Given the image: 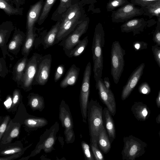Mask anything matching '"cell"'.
Instances as JSON below:
<instances>
[{
	"mask_svg": "<svg viewBox=\"0 0 160 160\" xmlns=\"http://www.w3.org/2000/svg\"><path fill=\"white\" fill-rule=\"evenodd\" d=\"M40 98L39 96H33L31 100V104L32 107L33 108H38L40 104Z\"/></svg>",
	"mask_w": 160,
	"mask_h": 160,
	"instance_id": "39",
	"label": "cell"
},
{
	"mask_svg": "<svg viewBox=\"0 0 160 160\" xmlns=\"http://www.w3.org/2000/svg\"><path fill=\"white\" fill-rule=\"evenodd\" d=\"M103 124L100 127L98 141L99 147L105 154L107 153L111 148L110 139Z\"/></svg>",
	"mask_w": 160,
	"mask_h": 160,
	"instance_id": "18",
	"label": "cell"
},
{
	"mask_svg": "<svg viewBox=\"0 0 160 160\" xmlns=\"http://www.w3.org/2000/svg\"><path fill=\"white\" fill-rule=\"evenodd\" d=\"M88 42V36H86L82 40H80L73 48L66 53V55L69 58L79 57L84 51Z\"/></svg>",
	"mask_w": 160,
	"mask_h": 160,
	"instance_id": "22",
	"label": "cell"
},
{
	"mask_svg": "<svg viewBox=\"0 0 160 160\" xmlns=\"http://www.w3.org/2000/svg\"><path fill=\"white\" fill-rule=\"evenodd\" d=\"M89 22V18L87 16L72 32L65 38L63 45L66 53L73 48L80 41L81 37L87 32Z\"/></svg>",
	"mask_w": 160,
	"mask_h": 160,
	"instance_id": "7",
	"label": "cell"
},
{
	"mask_svg": "<svg viewBox=\"0 0 160 160\" xmlns=\"http://www.w3.org/2000/svg\"><path fill=\"white\" fill-rule=\"evenodd\" d=\"M103 114L105 119L106 131L112 143L116 137L114 122L112 115L107 107L104 108L103 110Z\"/></svg>",
	"mask_w": 160,
	"mask_h": 160,
	"instance_id": "17",
	"label": "cell"
},
{
	"mask_svg": "<svg viewBox=\"0 0 160 160\" xmlns=\"http://www.w3.org/2000/svg\"><path fill=\"white\" fill-rule=\"evenodd\" d=\"M65 68L64 65H60L57 68L55 73L54 80L57 82L61 78L64 72Z\"/></svg>",
	"mask_w": 160,
	"mask_h": 160,
	"instance_id": "36",
	"label": "cell"
},
{
	"mask_svg": "<svg viewBox=\"0 0 160 160\" xmlns=\"http://www.w3.org/2000/svg\"><path fill=\"white\" fill-rule=\"evenodd\" d=\"M141 20L138 19H134L126 22L120 26L121 32H128L133 31L140 26Z\"/></svg>",
	"mask_w": 160,
	"mask_h": 160,
	"instance_id": "25",
	"label": "cell"
},
{
	"mask_svg": "<svg viewBox=\"0 0 160 160\" xmlns=\"http://www.w3.org/2000/svg\"><path fill=\"white\" fill-rule=\"evenodd\" d=\"M0 8L9 16L22 14V8L15 9L5 0H0Z\"/></svg>",
	"mask_w": 160,
	"mask_h": 160,
	"instance_id": "24",
	"label": "cell"
},
{
	"mask_svg": "<svg viewBox=\"0 0 160 160\" xmlns=\"http://www.w3.org/2000/svg\"><path fill=\"white\" fill-rule=\"evenodd\" d=\"M134 46L136 49H138L140 48V44L139 43H137L135 44Z\"/></svg>",
	"mask_w": 160,
	"mask_h": 160,
	"instance_id": "51",
	"label": "cell"
},
{
	"mask_svg": "<svg viewBox=\"0 0 160 160\" xmlns=\"http://www.w3.org/2000/svg\"><path fill=\"white\" fill-rule=\"evenodd\" d=\"M61 23V20L57 22L45 36L44 42L46 48L51 46L54 43L60 28Z\"/></svg>",
	"mask_w": 160,
	"mask_h": 160,
	"instance_id": "23",
	"label": "cell"
},
{
	"mask_svg": "<svg viewBox=\"0 0 160 160\" xmlns=\"http://www.w3.org/2000/svg\"><path fill=\"white\" fill-rule=\"evenodd\" d=\"M83 2L85 5V4H90V5L89 6V9L88 10H92L93 12H94V10L95 11L96 10L94 8V4L97 2V0H82Z\"/></svg>",
	"mask_w": 160,
	"mask_h": 160,
	"instance_id": "40",
	"label": "cell"
},
{
	"mask_svg": "<svg viewBox=\"0 0 160 160\" xmlns=\"http://www.w3.org/2000/svg\"><path fill=\"white\" fill-rule=\"evenodd\" d=\"M21 149L19 148H11L6 149L1 152L3 155H9L14 154L21 151Z\"/></svg>",
	"mask_w": 160,
	"mask_h": 160,
	"instance_id": "38",
	"label": "cell"
},
{
	"mask_svg": "<svg viewBox=\"0 0 160 160\" xmlns=\"http://www.w3.org/2000/svg\"><path fill=\"white\" fill-rule=\"evenodd\" d=\"M155 41L159 44H160V32H157L155 37Z\"/></svg>",
	"mask_w": 160,
	"mask_h": 160,
	"instance_id": "47",
	"label": "cell"
},
{
	"mask_svg": "<svg viewBox=\"0 0 160 160\" xmlns=\"http://www.w3.org/2000/svg\"><path fill=\"white\" fill-rule=\"evenodd\" d=\"M103 81L106 87L108 89H110V83L109 78L108 77H105L104 78Z\"/></svg>",
	"mask_w": 160,
	"mask_h": 160,
	"instance_id": "46",
	"label": "cell"
},
{
	"mask_svg": "<svg viewBox=\"0 0 160 160\" xmlns=\"http://www.w3.org/2000/svg\"><path fill=\"white\" fill-rule=\"evenodd\" d=\"M12 104V100L10 97L9 98L4 102V104L6 107H8L10 106Z\"/></svg>",
	"mask_w": 160,
	"mask_h": 160,
	"instance_id": "48",
	"label": "cell"
},
{
	"mask_svg": "<svg viewBox=\"0 0 160 160\" xmlns=\"http://www.w3.org/2000/svg\"><path fill=\"white\" fill-rule=\"evenodd\" d=\"M154 52L155 58L158 65L160 67V49L156 48L155 49Z\"/></svg>",
	"mask_w": 160,
	"mask_h": 160,
	"instance_id": "45",
	"label": "cell"
},
{
	"mask_svg": "<svg viewBox=\"0 0 160 160\" xmlns=\"http://www.w3.org/2000/svg\"><path fill=\"white\" fill-rule=\"evenodd\" d=\"M102 107L97 100L92 99L89 102L87 119L90 144L98 146V141L100 126L103 124Z\"/></svg>",
	"mask_w": 160,
	"mask_h": 160,
	"instance_id": "2",
	"label": "cell"
},
{
	"mask_svg": "<svg viewBox=\"0 0 160 160\" xmlns=\"http://www.w3.org/2000/svg\"><path fill=\"white\" fill-rule=\"evenodd\" d=\"M41 58L37 53H34L28 60L22 80L20 82L22 88L26 89L31 88L37 74L38 65Z\"/></svg>",
	"mask_w": 160,
	"mask_h": 160,
	"instance_id": "6",
	"label": "cell"
},
{
	"mask_svg": "<svg viewBox=\"0 0 160 160\" xmlns=\"http://www.w3.org/2000/svg\"><path fill=\"white\" fill-rule=\"evenodd\" d=\"M28 56L24 57L18 61L13 71V79L15 82H20L28 61Z\"/></svg>",
	"mask_w": 160,
	"mask_h": 160,
	"instance_id": "21",
	"label": "cell"
},
{
	"mask_svg": "<svg viewBox=\"0 0 160 160\" xmlns=\"http://www.w3.org/2000/svg\"><path fill=\"white\" fill-rule=\"evenodd\" d=\"M87 17V14L83 7L72 18L63 23H61L60 28L56 38V41L58 42L67 36Z\"/></svg>",
	"mask_w": 160,
	"mask_h": 160,
	"instance_id": "9",
	"label": "cell"
},
{
	"mask_svg": "<svg viewBox=\"0 0 160 160\" xmlns=\"http://www.w3.org/2000/svg\"><path fill=\"white\" fill-rule=\"evenodd\" d=\"M92 68H85L80 88L79 95L80 106L82 121L86 123L87 118L88 108L90 90V80Z\"/></svg>",
	"mask_w": 160,
	"mask_h": 160,
	"instance_id": "5",
	"label": "cell"
},
{
	"mask_svg": "<svg viewBox=\"0 0 160 160\" xmlns=\"http://www.w3.org/2000/svg\"><path fill=\"white\" fill-rule=\"evenodd\" d=\"M128 3L127 0H109L106 5L107 10L112 11L116 8L122 7Z\"/></svg>",
	"mask_w": 160,
	"mask_h": 160,
	"instance_id": "28",
	"label": "cell"
},
{
	"mask_svg": "<svg viewBox=\"0 0 160 160\" xmlns=\"http://www.w3.org/2000/svg\"><path fill=\"white\" fill-rule=\"evenodd\" d=\"M60 116L62 125L65 129L73 128V120L69 107L63 101L62 103Z\"/></svg>",
	"mask_w": 160,
	"mask_h": 160,
	"instance_id": "19",
	"label": "cell"
},
{
	"mask_svg": "<svg viewBox=\"0 0 160 160\" xmlns=\"http://www.w3.org/2000/svg\"><path fill=\"white\" fill-rule=\"evenodd\" d=\"M124 146L121 152L123 160H134L145 153L148 145L132 135L123 138Z\"/></svg>",
	"mask_w": 160,
	"mask_h": 160,
	"instance_id": "3",
	"label": "cell"
},
{
	"mask_svg": "<svg viewBox=\"0 0 160 160\" xmlns=\"http://www.w3.org/2000/svg\"><path fill=\"white\" fill-rule=\"evenodd\" d=\"M133 4H137L142 7L147 6L160 2V0H131Z\"/></svg>",
	"mask_w": 160,
	"mask_h": 160,
	"instance_id": "34",
	"label": "cell"
},
{
	"mask_svg": "<svg viewBox=\"0 0 160 160\" xmlns=\"http://www.w3.org/2000/svg\"><path fill=\"white\" fill-rule=\"evenodd\" d=\"M139 91L142 93L146 94L150 92V88L147 84L144 83L141 86Z\"/></svg>",
	"mask_w": 160,
	"mask_h": 160,
	"instance_id": "43",
	"label": "cell"
},
{
	"mask_svg": "<svg viewBox=\"0 0 160 160\" xmlns=\"http://www.w3.org/2000/svg\"><path fill=\"white\" fill-rule=\"evenodd\" d=\"M19 133V130L18 128H15L11 131L10 136L11 138H15L18 136Z\"/></svg>",
	"mask_w": 160,
	"mask_h": 160,
	"instance_id": "44",
	"label": "cell"
},
{
	"mask_svg": "<svg viewBox=\"0 0 160 160\" xmlns=\"http://www.w3.org/2000/svg\"><path fill=\"white\" fill-rule=\"evenodd\" d=\"M25 36L22 32L16 28L12 39L8 44V50L12 53L18 51L24 39Z\"/></svg>",
	"mask_w": 160,
	"mask_h": 160,
	"instance_id": "20",
	"label": "cell"
},
{
	"mask_svg": "<svg viewBox=\"0 0 160 160\" xmlns=\"http://www.w3.org/2000/svg\"><path fill=\"white\" fill-rule=\"evenodd\" d=\"M125 50L119 42H112L111 52V73L114 82L117 84L124 70Z\"/></svg>",
	"mask_w": 160,
	"mask_h": 160,
	"instance_id": "4",
	"label": "cell"
},
{
	"mask_svg": "<svg viewBox=\"0 0 160 160\" xmlns=\"http://www.w3.org/2000/svg\"><path fill=\"white\" fill-rule=\"evenodd\" d=\"M144 64H142L132 73L126 84L123 86L121 95V99L123 101L131 94L138 81L143 72Z\"/></svg>",
	"mask_w": 160,
	"mask_h": 160,
	"instance_id": "12",
	"label": "cell"
},
{
	"mask_svg": "<svg viewBox=\"0 0 160 160\" xmlns=\"http://www.w3.org/2000/svg\"><path fill=\"white\" fill-rule=\"evenodd\" d=\"M52 58L50 54L41 58L35 79L38 84L45 85L47 82L50 75Z\"/></svg>",
	"mask_w": 160,
	"mask_h": 160,
	"instance_id": "11",
	"label": "cell"
},
{
	"mask_svg": "<svg viewBox=\"0 0 160 160\" xmlns=\"http://www.w3.org/2000/svg\"><path fill=\"white\" fill-rule=\"evenodd\" d=\"M95 86L98 91L101 101L106 106L112 116H114L116 112V103L112 91L106 87L102 78L96 82Z\"/></svg>",
	"mask_w": 160,
	"mask_h": 160,
	"instance_id": "8",
	"label": "cell"
},
{
	"mask_svg": "<svg viewBox=\"0 0 160 160\" xmlns=\"http://www.w3.org/2000/svg\"><path fill=\"white\" fill-rule=\"evenodd\" d=\"M13 29L12 23L9 21L2 22L0 26V46L3 55L7 52L6 43Z\"/></svg>",
	"mask_w": 160,
	"mask_h": 160,
	"instance_id": "14",
	"label": "cell"
},
{
	"mask_svg": "<svg viewBox=\"0 0 160 160\" xmlns=\"http://www.w3.org/2000/svg\"><path fill=\"white\" fill-rule=\"evenodd\" d=\"M6 2H8L10 0H5ZM15 2L17 3H18V4H19V3H20V0H13Z\"/></svg>",
	"mask_w": 160,
	"mask_h": 160,
	"instance_id": "52",
	"label": "cell"
},
{
	"mask_svg": "<svg viewBox=\"0 0 160 160\" xmlns=\"http://www.w3.org/2000/svg\"><path fill=\"white\" fill-rule=\"evenodd\" d=\"M82 148L86 160H94V158L90 150L89 145L86 142L82 141L81 142Z\"/></svg>",
	"mask_w": 160,
	"mask_h": 160,
	"instance_id": "31",
	"label": "cell"
},
{
	"mask_svg": "<svg viewBox=\"0 0 160 160\" xmlns=\"http://www.w3.org/2000/svg\"><path fill=\"white\" fill-rule=\"evenodd\" d=\"M35 35L33 31L27 32V36L22 51V54L28 56L32 46Z\"/></svg>",
	"mask_w": 160,
	"mask_h": 160,
	"instance_id": "27",
	"label": "cell"
},
{
	"mask_svg": "<svg viewBox=\"0 0 160 160\" xmlns=\"http://www.w3.org/2000/svg\"><path fill=\"white\" fill-rule=\"evenodd\" d=\"M25 123L28 127L35 128L43 126L47 122L45 120L42 118H30L26 120Z\"/></svg>",
	"mask_w": 160,
	"mask_h": 160,
	"instance_id": "30",
	"label": "cell"
},
{
	"mask_svg": "<svg viewBox=\"0 0 160 160\" xmlns=\"http://www.w3.org/2000/svg\"><path fill=\"white\" fill-rule=\"evenodd\" d=\"M131 111L135 118L139 121H145L149 117L150 111L148 106L141 102H135Z\"/></svg>",
	"mask_w": 160,
	"mask_h": 160,
	"instance_id": "15",
	"label": "cell"
},
{
	"mask_svg": "<svg viewBox=\"0 0 160 160\" xmlns=\"http://www.w3.org/2000/svg\"><path fill=\"white\" fill-rule=\"evenodd\" d=\"M141 13V10L135 7L133 4L128 3L112 11V21L115 23L124 22Z\"/></svg>",
	"mask_w": 160,
	"mask_h": 160,
	"instance_id": "10",
	"label": "cell"
},
{
	"mask_svg": "<svg viewBox=\"0 0 160 160\" xmlns=\"http://www.w3.org/2000/svg\"><path fill=\"white\" fill-rule=\"evenodd\" d=\"M92 152L95 160H104V156L102 153L99 149L98 146L93 144H90Z\"/></svg>",
	"mask_w": 160,
	"mask_h": 160,
	"instance_id": "32",
	"label": "cell"
},
{
	"mask_svg": "<svg viewBox=\"0 0 160 160\" xmlns=\"http://www.w3.org/2000/svg\"><path fill=\"white\" fill-rule=\"evenodd\" d=\"M147 7L148 12L152 14L158 16L160 14V2Z\"/></svg>",
	"mask_w": 160,
	"mask_h": 160,
	"instance_id": "33",
	"label": "cell"
},
{
	"mask_svg": "<svg viewBox=\"0 0 160 160\" xmlns=\"http://www.w3.org/2000/svg\"><path fill=\"white\" fill-rule=\"evenodd\" d=\"M20 97V93L18 90H15L13 93V97L12 100L13 105L17 104L19 101Z\"/></svg>",
	"mask_w": 160,
	"mask_h": 160,
	"instance_id": "41",
	"label": "cell"
},
{
	"mask_svg": "<svg viewBox=\"0 0 160 160\" xmlns=\"http://www.w3.org/2000/svg\"><path fill=\"white\" fill-rule=\"evenodd\" d=\"M156 121L157 123H160V113L156 117Z\"/></svg>",
	"mask_w": 160,
	"mask_h": 160,
	"instance_id": "50",
	"label": "cell"
},
{
	"mask_svg": "<svg viewBox=\"0 0 160 160\" xmlns=\"http://www.w3.org/2000/svg\"><path fill=\"white\" fill-rule=\"evenodd\" d=\"M80 69L75 64H72L63 79L60 83L62 88H66L69 86H73L78 79Z\"/></svg>",
	"mask_w": 160,
	"mask_h": 160,
	"instance_id": "16",
	"label": "cell"
},
{
	"mask_svg": "<svg viewBox=\"0 0 160 160\" xmlns=\"http://www.w3.org/2000/svg\"><path fill=\"white\" fill-rule=\"evenodd\" d=\"M64 133L66 137V141L67 143H72L75 140V136L73 128L65 129Z\"/></svg>",
	"mask_w": 160,
	"mask_h": 160,
	"instance_id": "35",
	"label": "cell"
},
{
	"mask_svg": "<svg viewBox=\"0 0 160 160\" xmlns=\"http://www.w3.org/2000/svg\"><path fill=\"white\" fill-rule=\"evenodd\" d=\"M56 0H45L42 12L38 21V24L41 25L44 21Z\"/></svg>",
	"mask_w": 160,
	"mask_h": 160,
	"instance_id": "26",
	"label": "cell"
},
{
	"mask_svg": "<svg viewBox=\"0 0 160 160\" xmlns=\"http://www.w3.org/2000/svg\"><path fill=\"white\" fill-rule=\"evenodd\" d=\"M159 137H160V131H159Z\"/></svg>",
	"mask_w": 160,
	"mask_h": 160,
	"instance_id": "53",
	"label": "cell"
},
{
	"mask_svg": "<svg viewBox=\"0 0 160 160\" xmlns=\"http://www.w3.org/2000/svg\"><path fill=\"white\" fill-rule=\"evenodd\" d=\"M54 142V139L53 137L49 138L45 142L44 144V147L46 148H52Z\"/></svg>",
	"mask_w": 160,
	"mask_h": 160,
	"instance_id": "42",
	"label": "cell"
},
{
	"mask_svg": "<svg viewBox=\"0 0 160 160\" xmlns=\"http://www.w3.org/2000/svg\"><path fill=\"white\" fill-rule=\"evenodd\" d=\"M105 44V33L101 23L96 26L92 40V51L93 61L94 78L97 82L102 78L103 68L102 48Z\"/></svg>",
	"mask_w": 160,
	"mask_h": 160,
	"instance_id": "1",
	"label": "cell"
},
{
	"mask_svg": "<svg viewBox=\"0 0 160 160\" xmlns=\"http://www.w3.org/2000/svg\"><path fill=\"white\" fill-rule=\"evenodd\" d=\"M156 103L157 107L158 108H160V91H159L158 96L157 97L156 100Z\"/></svg>",
	"mask_w": 160,
	"mask_h": 160,
	"instance_id": "49",
	"label": "cell"
},
{
	"mask_svg": "<svg viewBox=\"0 0 160 160\" xmlns=\"http://www.w3.org/2000/svg\"><path fill=\"white\" fill-rule=\"evenodd\" d=\"M73 0H60L59 4L54 12L56 14L62 15L72 6Z\"/></svg>",
	"mask_w": 160,
	"mask_h": 160,
	"instance_id": "29",
	"label": "cell"
},
{
	"mask_svg": "<svg viewBox=\"0 0 160 160\" xmlns=\"http://www.w3.org/2000/svg\"><path fill=\"white\" fill-rule=\"evenodd\" d=\"M43 3V0H40L30 6L27 15V32L33 31V26L39 18Z\"/></svg>",
	"mask_w": 160,
	"mask_h": 160,
	"instance_id": "13",
	"label": "cell"
},
{
	"mask_svg": "<svg viewBox=\"0 0 160 160\" xmlns=\"http://www.w3.org/2000/svg\"><path fill=\"white\" fill-rule=\"evenodd\" d=\"M9 119V117L7 116L2 123L0 127V139H1L3 133L4 132Z\"/></svg>",
	"mask_w": 160,
	"mask_h": 160,
	"instance_id": "37",
	"label": "cell"
}]
</instances>
